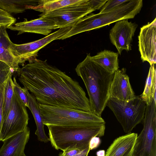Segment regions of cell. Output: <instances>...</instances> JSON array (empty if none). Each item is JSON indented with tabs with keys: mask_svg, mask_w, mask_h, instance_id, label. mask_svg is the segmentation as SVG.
<instances>
[{
	"mask_svg": "<svg viewBox=\"0 0 156 156\" xmlns=\"http://www.w3.org/2000/svg\"><path fill=\"white\" fill-rule=\"evenodd\" d=\"M156 71L154 64L150 66L144 91L140 97L146 104H151L154 99L156 102Z\"/></svg>",
	"mask_w": 156,
	"mask_h": 156,
	"instance_id": "cell-21",
	"label": "cell"
},
{
	"mask_svg": "<svg viewBox=\"0 0 156 156\" xmlns=\"http://www.w3.org/2000/svg\"><path fill=\"white\" fill-rule=\"evenodd\" d=\"M40 107L43 124L46 126L105 123L101 117L89 111L42 105Z\"/></svg>",
	"mask_w": 156,
	"mask_h": 156,
	"instance_id": "cell-5",
	"label": "cell"
},
{
	"mask_svg": "<svg viewBox=\"0 0 156 156\" xmlns=\"http://www.w3.org/2000/svg\"><path fill=\"white\" fill-rule=\"evenodd\" d=\"M14 72V70L9 66L0 61V85L4 83Z\"/></svg>",
	"mask_w": 156,
	"mask_h": 156,
	"instance_id": "cell-27",
	"label": "cell"
},
{
	"mask_svg": "<svg viewBox=\"0 0 156 156\" xmlns=\"http://www.w3.org/2000/svg\"><path fill=\"white\" fill-rule=\"evenodd\" d=\"M13 91L16 94L26 107L29 105V97L27 94L28 90L27 89L21 87L17 83L15 77L13 80Z\"/></svg>",
	"mask_w": 156,
	"mask_h": 156,
	"instance_id": "cell-24",
	"label": "cell"
},
{
	"mask_svg": "<svg viewBox=\"0 0 156 156\" xmlns=\"http://www.w3.org/2000/svg\"><path fill=\"white\" fill-rule=\"evenodd\" d=\"M26 107L14 91L10 109L2 124L0 141H3L26 129L29 120Z\"/></svg>",
	"mask_w": 156,
	"mask_h": 156,
	"instance_id": "cell-9",
	"label": "cell"
},
{
	"mask_svg": "<svg viewBox=\"0 0 156 156\" xmlns=\"http://www.w3.org/2000/svg\"><path fill=\"white\" fill-rule=\"evenodd\" d=\"M47 126L51 145L55 149L63 151L86 149L92 137L104 136L105 129V123Z\"/></svg>",
	"mask_w": 156,
	"mask_h": 156,
	"instance_id": "cell-3",
	"label": "cell"
},
{
	"mask_svg": "<svg viewBox=\"0 0 156 156\" xmlns=\"http://www.w3.org/2000/svg\"><path fill=\"white\" fill-rule=\"evenodd\" d=\"M137 136L130 133L117 138L107 149L105 156H132Z\"/></svg>",
	"mask_w": 156,
	"mask_h": 156,
	"instance_id": "cell-16",
	"label": "cell"
},
{
	"mask_svg": "<svg viewBox=\"0 0 156 156\" xmlns=\"http://www.w3.org/2000/svg\"><path fill=\"white\" fill-rule=\"evenodd\" d=\"M83 150L79 149H73L64 151L61 153L62 155L65 156H73L80 153Z\"/></svg>",
	"mask_w": 156,
	"mask_h": 156,
	"instance_id": "cell-30",
	"label": "cell"
},
{
	"mask_svg": "<svg viewBox=\"0 0 156 156\" xmlns=\"http://www.w3.org/2000/svg\"><path fill=\"white\" fill-rule=\"evenodd\" d=\"M16 19L11 14L0 9V26L8 28L15 23Z\"/></svg>",
	"mask_w": 156,
	"mask_h": 156,
	"instance_id": "cell-26",
	"label": "cell"
},
{
	"mask_svg": "<svg viewBox=\"0 0 156 156\" xmlns=\"http://www.w3.org/2000/svg\"><path fill=\"white\" fill-rule=\"evenodd\" d=\"M146 106L140 96L127 101L109 98L106 105L127 133H131L137 125L142 122Z\"/></svg>",
	"mask_w": 156,
	"mask_h": 156,
	"instance_id": "cell-7",
	"label": "cell"
},
{
	"mask_svg": "<svg viewBox=\"0 0 156 156\" xmlns=\"http://www.w3.org/2000/svg\"><path fill=\"white\" fill-rule=\"evenodd\" d=\"M105 152L104 150H100L96 153L97 156H105Z\"/></svg>",
	"mask_w": 156,
	"mask_h": 156,
	"instance_id": "cell-32",
	"label": "cell"
},
{
	"mask_svg": "<svg viewBox=\"0 0 156 156\" xmlns=\"http://www.w3.org/2000/svg\"><path fill=\"white\" fill-rule=\"evenodd\" d=\"M6 28L0 27V61L9 66L14 71L18 73L20 68L19 64L9 50L12 42L8 34Z\"/></svg>",
	"mask_w": 156,
	"mask_h": 156,
	"instance_id": "cell-17",
	"label": "cell"
},
{
	"mask_svg": "<svg viewBox=\"0 0 156 156\" xmlns=\"http://www.w3.org/2000/svg\"><path fill=\"white\" fill-rule=\"evenodd\" d=\"M129 0H108L101 8L99 13H102L107 12L124 5Z\"/></svg>",
	"mask_w": 156,
	"mask_h": 156,
	"instance_id": "cell-25",
	"label": "cell"
},
{
	"mask_svg": "<svg viewBox=\"0 0 156 156\" xmlns=\"http://www.w3.org/2000/svg\"><path fill=\"white\" fill-rule=\"evenodd\" d=\"M81 0H39L37 5L32 9L47 13L63 7L78 3Z\"/></svg>",
	"mask_w": 156,
	"mask_h": 156,
	"instance_id": "cell-22",
	"label": "cell"
},
{
	"mask_svg": "<svg viewBox=\"0 0 156 156\" xmlns=\"http://www.w3.org/2000/svg\"><path fill=\"white\" fill-rule=\"evenodd\" d=\"M19 80L40 105L90 112L79 83L55 66L36 59L20 68Z\"/></svg>",
	"mask_w": 156,
	"mask_h": 156,
	"instance_id": "cell-1",
	"label": "cell"
},
{
	"mask_svg": "<svg viewBox=\"0 0 156 156\" xmlns=\"http://www.w3.org/2000/svg\"><path fill=\"white\" fill-rule=\"evenodd\" d=\"M39 1L34 0H0V9L10 14L22 13L32 9L37 5Z\"/></svg>",
	"mask_w": 156,
	"mask_h": 156,
	"instance_id": "cell-20",
	"label": "cell"
},
{
	"mask_svg": "<svg viewBox=\"0 0 156 156\" xmlns=\"http://www.w3.org/2000/svg\"><path fill=\"white\" fill-rule=\"evenodd\" d=\"M90 151L89 147H88L86 149L84 150L80 153L73 156H88V155ZM58 156H65L62 155L61 153L59 154Z\"/></svg>",
	"mask_w": 156,
	"mask_h": 156,
	"instance_id": "cell-31",
	"label": "cell"
},
{
	"mask_svg": "<svg viewBox=\"0 0 156 156\" xmlns=\"http://www.w3.org/2000/svg\"><path fill=\"white\" fill-rule=\"evenodd\" d=\"M137 27V24L129 22L128 19H123L115 22L110 30L111 42L120 55L123 50L129 51L131 50V43Z\"/></svg>",
	"mask_w": 156,
	"mask_h": 156,
	"instance_id": "cell-12",
	"label": "cell"
},
{
	"mask_svg": "<svg viewBox=\"0 0 156 156\" xmlns=\"http://www.w3.org/2000/svg\"><path fill=\"white\" fill-rule=\"evenodd\" d=\"M30 129L27 126L23 131L5 140L0 149V156H22L29 139Z\"/></svg>",
	"mask_w": 156,
	"mask_h": 156,
	"instance_id": "cell-15",
	"label": "cell"
},
{
	"mask_svg": "<svg viewBox=\"0 0 156 156\" xmlns=\"http://www.w3.org/2000/svg\"><path fill=\"white\" fill-rule=\"evenodd\" d=\"M5 81L0 85V136L3 121V102Z\"/></svg>",
	"mask_w": 156,
	"mask_h": 156,
	"instance_id": "cell-28",
	"label": "cell"
},
{
	"mask_svg": "<svg viewBox=\"0 0 156 156\" xmlns=\"http://www.w3.org/2000/svg\"><path fill=\"white\" fill-rule=\"evenodd\" d=\"M75 70L87 90L90 112L101 117L110 98L114 74L108 73L93 61L90 54L77 65Z\"/></svg>",
	"mask_w": 156,
	"mask_h": 156,
	"instance_id": "cell-2",
	"label": "cell"
},
{
	"mask_svg": "<svg viewBox=\"0 0 156 156\" xmlns=\"http://www.w3.org/2000/svg\"><path fill=\"white\" fill-rule=\"evenodd\" d=\"M0 27H1V26H0Z\"/></svg>",
	"mask_w": 156,
	"mask_h": 156,
	"instance_id": "cell-34",
	"label": "cell"
},
{
	"mask_svg": "<svg viewBox=\"0 0 156 156\" xmlns=\"http://www.w3.org/2000/svg\"><path fill=\"white\" fill-rule=\"evenodd\" d=\"M136 96L125 68L118 69L114 73L110 89L109 98L127 101L133 99Z\"/></svg>",
	"mask_w": 156,
	"mask_h": 156,
	"instance_id": "cell-13",
	"label": "cell"
},
{
	"mask_svg": "<svg viewBox=\"0 0 156 156\" xmlns=\"http://www.w3.org/2000/svg\"><path fill=\"white\" fill-rule=\"evenodd\" d=\"M22 156H27L24 154Z\"/></svg>",
	"mask_w": 156,
	"mask_h": 156,
	"instance_id": "cell-33",
	"label": "cell"
},
{
	"mask_svg": "<svg viewBox=\"0 0 156 156\" xmlns=\"http://www.w3.org/2000/svg\"><path fill=\"white\" fill-rule=\"evenodd\" d=\"M143 4L142 0H129L123 5L110 11L86 15L78 21L59 40H64L122 20L133 18L140 12Z\"/></svg>",
	"mask_w": 156,
	"mask_h": 156,
	"instance_id": "cell-4",
	"label": "cell"
},
{
	"mask_svg": "<svg viewBox=\"0 0 156 156\" xmlns=\"http://www.w3.org/2000/svg\"><path fill=\"white\" fill-rule=\"evenodd\" d=\"M139 49L143 62L150 66L156 63V18L140 28L138 36Z\"/></svg>",
	"mask_w": 156,
	"mask_h": 156,
	"instance_id": "cell-11",
	"label": "cell"
},
{
	"mask_svg": "<svg viewBox=\"0 0 156 156\" xmlns=\"http://www.w3.org/2000/svg\"><path fill=\"white\" fill-rule=\"evenodd\" d=\"M71 27L59 28L44 37L31 42L16 44L12 42L9 50L19 64L28 61L32 62L37 59L38 51L53 41L58 39L67 33Z\"/></svg>",
	"mask_w": 156,
	"mask_h": 156,
	"instance_id": "cell-10",
	"label": "cell"
},
{
	"mask_svg": "<svg viewBox=\"0 0 156 156\" xmlns=\"http://www.w3.org/2000/svg\"><path fill=\"white\" fill-rule=\"evenodd\" d=\"M8 28L18 31L17 35L30 33L46 36L49 34L53 30L58 29L52 22L41 16L30 21L15 23Z\"/></svg>",
	"mask_w": 156,
	"mask_h": 156,
	"instance_id": "cell-14",
	"label": "cell"
},
{
	"mask_svg": "<svg viewBox=\"0 0 156 156\" xmlns=\"http://www.w3.org/2000/svg\"><path fill=\"white\" fill-rule=\"evenodd\" d=\"M107 0H81L80 2L41 14L58 28L72 27L79 20L91 12L101 9Z\"/></svg>",
	"mask_w": 156,
	"mask_h": 156,
	"instance_id": "cell-6",
	"label": "cell"
},
{
	"mask_svg": "<svg viewBox=\"0 0 156 156\" xmlns=\"http://www.w3.org/2000/svg\"><path fill=\"white\" fill-rule=\"evenodd\" d=\"M12 75H10L5 81L2 123L9 113L12 104L14 93Z\"/></svg>",
	"mask_w": 156,
	"mask_h": 156,
	"instance_id": "cell-23",
	"label": "cell"
},
{
	"mask_svg": "<svg viewBox=\"0 0 156 156\" xmlns=\"http://www.w3.org/2000/svg\"><path fill=\"white\" fill-rule=\"evenodd\" d=\"M101 140L100 137L94 136L92 137L90 140L89 147L90 151L98 148L101 143Z\"/></svg>",
	"mask_w": 156,
	"mask_h": 156,
	"instance_id": "cell-29",
	"label": "cell"
},
{
	"mask_svg": "<svg viewBox=\"0 0 156 156\" xmlns=\"http://www.w3.org/2000/svg\"><path fill=\"white\" fill-rule=\"evenodd\" d=\"M29 97L28 108L31 111L34 117L37 126L35 134L37 136L38 140L47 143L50 141L49 138L46 135L44 129L43 124L41 112L40 104L37 101L35 96L27 92Z\"/></svg>",
	"mask_w": 156,
	"mask_h": 156,
	"instance_id": "cell-18",
	"label": "cell"
},
{
	"mask_svg": "<svg viewBox=\"0 0 156 156\" xmlns=\"http://www.w3.org/2000/svg\"><path fill=\"white\" fill-rule=\"evenodd\" d=\"M118 57V53L105 50L91 56V58L108 72L114 74L119 68Z\"/></svg>",
	"mask_w": 156,
	"mask_h": 156,
	"instance_id": "cell-19",
	"label": "cell"
},
{
	"mask_svg": "<svg viewBox=\"0 0 156 156\" xmlns=\"http://www.w3.org/2000/svg\"><path fill=\"white\" fill-rule=\"evenodd\" d=\"M143 127L137 136L132 156H156V103L146 105Z\"/></svg>",
	"mask_w": 156,
	"mask_h": 156,
	"instance_id": "cell-8",
	"label": "cell"
}]
</instances>
